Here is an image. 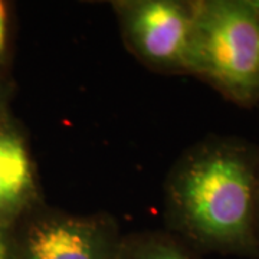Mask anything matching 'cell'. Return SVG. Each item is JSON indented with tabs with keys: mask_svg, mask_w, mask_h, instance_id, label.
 I'll return each mask as SVG.
<instances>
[{
	"mask_svg": "<svg viewBox=\"0 0 259 259\" xmlns=\"http://www.w3.org/2000/svg\"><path fill=\"white\" fill-rule=\"evenodd\" d=\"M252 5L255 6V9L258 10V13H259V0H252Z\"/></svg>",
	"mask_w": 259,
	"mask_h": 259,
	"instance_id": "cell-9",
	"label": "cell"
},
{
	"mask_svg": "<svg viewBox=\"0 0 259 259\" xmlns=\"http://www.w3.org/2000/svg\"><path fill=\"white\" fill-rule=\"evenodd\" d=\"M8 255V248H6V242L3 239L2 233H0V259H6Z\"/></svg>",
	"mask_w": 259,
	"mask_h": 259,
	"instance_id": "cell-8",
	"label": "cell"
},
{
	"mask_svg": "<svg viewBox=\"0 0 259 259\" xmlns=\"http://www.w3.org/2000/svg\"><path fill=\"white\" fill-rule=\"evenodd\" d=\"M258 232H259V190H258Z\"/></svg>",
	"mask_w": 259,
	"mask_h": 259,
	"instance_id": "cell-10",
	"label": "cell"
},
{
	"mask_svg": "<svg viewBox=\"0 0 259 259\" xmlns=\"http://www.w3.org/2000/svg\"><path fill=\"white\" fill-rule=\"evenodd\" d=\"M133 51L148 64L187 71L193 3L173 0L122 2L117 6Z\"/></svg>",
	"mask_w": 259,
	"mask_h": 259,
	"instance_id": "cell-3",
	"label": "cell"
},
{
	"mask_svg": "<svg viewBox=\"0 0 259 259\" xmlns=\"http://www.w3.org/2000/svg\"><path fill=\"white\" fill-rule=\"evenodd\" d=\"M259 153L236 139H213L183 157L168 183L177 225L204 248L255 253Z\"/></svg>",
	"mask_w": 259,
	"mask_h": 259,
	"instance_id": "cell-1",
	"label": "cell"
},
{
	"mask_svg": "<svg viewBox=\"0 0 259 259\" xmlns=\"http://www.w3.org/2000/svg\"><path fill=\"white\" fill-rule=\"evenodd\" d=\"M122 259H192L179 246L163 241H150L130 249Z\"/></svg>",
	"mask_w": 259,
	"mask_h": 259,
	"instance_id": "cell-6",
	"label": "cell"
},
{
	"mask_svg": "<svg viewBox=\"0 0 259 259\" xmlns=\"http://www.w3.org/2000/svg\"><path fill=\"white\" fill-rule=\"evenodd\" d=\"M25 259H115L111 225L100 218H49L29 233Z\"/></svg>",
	"mask_w": 259,
	"mask_h": 259,
	"instance_id": "cell-4",
	"label": "cell"
},
{
	"mask_svg": "<svg viewBox=\"0 0 259 259\" xmlns=\"http://www.w3.org/2000/svg\"><path fill=\"white\" fill-rule=\"evenodd\" d=\"M33 193V168L18 134L0 130V214L19 209Z\"/></svg>",
	"mask_w": 259,
	"mask_h": 259,
	"instance_id": "cell-5",
	"label": "cell"
},
{
	"mask_svg": "<svg viewBox=\"0 0 259 259\" xmlns=\"http://www.w3.org/2000/svg\"><path fill=\"white\" fill-rule=\"evenodd\" d=\"M6 37H8V12L3 2H0V56L6 47Z\"/></svg>",
	"mask_w": 259,
	"mask_h": 259,
	"instance_id": "cell-7",
	"label": "cell"
},
{
	"mask_svg": "<svg viewBox=\"0 0 259 259\" xmlns=\"http://www.w3.org/2000/svg\"><path fill=\"white\" fill-rule=\"evenodd\" d=\"M187 72L243 107L259 102V13L252 0L193 2Z\"/></svg>",
	"mask_w": 259,
	"mask_h": 259,
	"instance_id": "cell-2",
	"label": "cell"
}]
</instances>
